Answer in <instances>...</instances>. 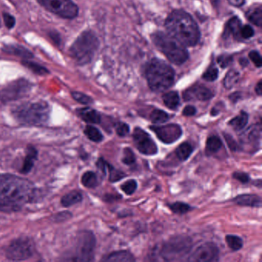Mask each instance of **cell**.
<instances>
[{
  "label": "cell",
  "instance_id": "obj_1",
  "mask_svg": "<svg viewBox=\"0 0 262 262\" xmlns=\"http://www.w3.org/2000/svg\"><path fill=\"white\" fill-rule=\"evenodd\" d=\"M34 196L35 188L30 181L14 174H0V211H19Z\"/></svg>",
  "mask_w": 262,
  "mask_h": 262
},
{
  "label": "cell",
  "instance_id": "obj_2",
  "mask_svg": "<svg viewBox=\"0 0 262 262\" xmlns=\"http://www.w3.org/2000/svg\"><path fill=\"white\" fill-rule=\"evenodd\" d=\"M165 28L170 36L185 47H194L200 39V30L191 15L182 10L171 12L166 20Z\"/></svg>",
  "mask_w": 262,
  "mask_h": 262
},
{
  "label": "cell",
  "instance_id": "obj_3",
  "mask_svg": "<svg viewBox=\"0 0 262 262\" xmlns=\"http://www.w3.org/2000/svg\"><path fill=\"white\" fill-rule=\"evenodd\" d=\"M145 77L152 91L164 92L174 83V71L164 61L153 59L147 65Z\"/></svg>",
  "mask_w": 262,
  "mask_h": 262
},
{
  "label": "cell",
  "instance_id": "obj_4",
  "mask_svg": "<svg viewBox=\"0 0 262 262\" xmlns=\"http://www.w3.org/2000/svg\"><path fill=\"white\" fill-rule=\"evenodd\" d=\"M151 40L158 50L172 63L182 65L188 59L186 47L168 33L156 32L151 36Z\"/></svg>",
  "mask_w": 262,
  "mask_h": 262
},
{
  "label": "cell",
  "instance_id": "obj_5",
  "mask_svg": "<svg viewBox=\"0 0 262 262\" xmlns=\"http://www.w3.org/2000/svg\"><path fill=\"white\" fill-rule=\"evenodd\" d=\"M99 47L97 36L92 31H85L76 39L70 49V55L76 63L85 65L93 60Z\"/></svg>",
  "mask_w": 262,
  "mask_h": 262
},
{
  "label": "cell",
  "instance_id": "obj_6",
  "mask_svg": "<svg viewBox=\"0 0 262 262\" xmlns=\"http://www.w3.org/2000/svg\"><path fill=\"white\" fill-rule=\"evenodd\" d=\"M50 114V106L45 102L23 104L13 111L18 122L30 125H44L48 122Z\"/></svg>",
  "mask_w": 262,
  "mask_h": 262
},
{
  "label": "cell",
  "instance_id": "obj_7",
  "mask_svg": "<svg viewBox=\"0 0 262 262\" xmlns=\"http://www.w3.org/2000/svg\"><path fill=\"white\" fill-rule=\"evenodd\" d=\"M191 241L189 237L178 236L164 244L161 255L165 260H177L183 257L191 249Z\"/></svg>",
  "mask_w": 262,
  "mask_h": 262
},
{
  "label": "cell",
  "instance_id": "obj_8",
  "mask_svg": "<svg viewBox=\"0 0 262 262\" xmlns=\"http://www.w3.org/2000/svg\"><path fill=\"white\" fill-rule=\"evenodd\" d=\"M42 7L63 19H73L79 14L77 5L72 0H36Z\"/></svg>",
  "mask_w": 262,
  "mask_h": 262
},
{
  "label": "cell",
  "instance_id": "obj_9",
  "mask_svg": "<svg viewBox=\"0 0 262 262\" xmlns=\"http://www.w3.org/2000/svg\"><path fill=\"white\" fill-rule=\"evenodd\" d=\"M35 245L30 237H24L15 239L7 247L6 256L12 260H25L34 254Z\"/></svg>",
  "mask_w": 262,
  "mask_h": 262
},
{
  "label": "cell",
  "instance_id": "obj_10",
  "mask_svg": "<svg viewBox=\"0 0 262 262\" xmlns=\"http://www.w3.org/2000/svg\"><path fill=\"white\" fill-rule=\"evenodd\" d=\"M96 245V237L93 232L84 231L79 233L76 248V256L74 260L77 261L93 260Z\"/></svg>",
  "mask_w": 262,
  "mask_h": 262
},
{
  "label": "cell",
  "instance_id": "obj_11",
  "mask_svg": "<svg viewBox=\"0 0 262 262\" xmlns=\"http://www.w3.org/2000/svg\"><path fill=\"white\" fill-rule=\"evenodd\" d=\"M31 85L24 79L15 81L0 92V100L4 102L18 100L30 92Z\"/></svg>",
  "mask_w": 262,
  "mask_h": 262
},
{
  "label": "cell",
  "instance_id": "obj_12",
  "mask_svg": "<svg viewBox=\"0 0 262 262\" xmlns=\"http://www.w3.org/2000/svg\"><path fill=\"white\" fill-rule=\"evenodd\" d=\"M133 137L135 145L142 154L145 156H154L157 154V145L146 132L137 127L135 128Z\"/></svg>",
  "mask_w": 262,
  "mask_h": 262
},
{
  "label": "cell",
  "instance_id": "obj_13",
  "mask_svg": "<svg viewBox=\"0 0 262 262\" xmlns=\"http://www.w3.org/2000/svg\"><path fill=\"white\" fill-rule=\"evenodd\" d=\"M150 129L156 133L161 142L165 144L174 143L180 139L182 130L180 125L176 124H168L165 125H151Z\"/></svg>",
  "mask_w": 262,
  "mask_h": 262
},
{
  "label": "cell",
  "instance_id": "obj_14",
  "mask_svg": "<svg viewBox=\"0 0 262 262\" xmlns=\"http://www.w3.org/2000/svg\"><path fill=\"white\" fill-rule=\"evenodd\" d=\"M219 251L214 243H205L196 248L188 260L194 262H209L217 260Z\"/></svg>",
  "mask_w": 262,
  "mask_h": 262
},
{
  "label": "cell",
  "instance_id": "obj_15",
  "mask_svg": "<svg viewBox=\"0 0 262 262\" xmlns=\"http://www.w3.org/2000/svg\"><path fill=\"white\" fill-rule=\"evenodd\" d=\"M261 126L260 124L254 125L248 128L241 136L242 146H247L249 150H257L260 144Z\"/></svg>",
  "mask_w": 262,
  "mask_h": 262
},
{
  "label": "cell",
  "instance_id": "obj_16",
  "mask_svg": "<svg viewBox=\"0 0 262 262\" xmlns=\"http://www.w3.org/2000/svg\"><path fill=\"white\" fill-rule=\"evenodd\" d=\"M214 94L205 85H195L185 90L183 94L185 101H207L211 99Z\"/></svg>",
  "mask_w": 262,
  "mask_h": 262
},
{
  "label": "cell",
  "instance_id": "obj_17",
  "mask_svg": "<svg viewBox=\"0 0 262 262\" xmlns=\"http://www.w3.org/2000/svg\"><path fill=\"white\" fill-rule=\"evenodd\" d=\"M234 202L242 206L254 207V208L261 207V199L257 194H241L234 199Z\"/></svg>",
  "mask_w": 262,
  "mask_h": 262
},
{
  "label": "cell",
  "instance_id": "obj_18",
  "mask_svg": "<svg viewBox=\"0 0 262 262\" xmlns=\"http://www.w3.org/2000/svg\"><path fill=\"white\" fill-rule=\"evenodd\" d=\"M38 151L34 147L29 146L27 150V156H26L25 160H24V165H23L21 173L23 174H28L37 159Z\"/></svg>",
  "mask_w": 262,
  "mask_h": 262
},
{
  "label": "cell",
  "instance_id": "obj_19",
  "mask_svg": "<svg viewBox=\"0 0 262 262\" xmlns=\"http://www.w3.org/2000/svg\"><path fill=\"white\" fill-rule=\"evenodd\" d=\"M242 27V21H241L238 18H231V19L228 21L226 27H225V36H232L235 39H240V30Z\"/></svg>",
  "mask_w": 262,
  "mask_h": 262
},
{
  "label": "cell",
  "instance_id": "obj_20",
  "mask_svg": "<svg viewBox=\"0 0 262 262\" xmlns=\"http://www.w3.org/2000/svg\"><path fill=\"white\" fill-rule=\"evenodd\" d=\"M104 261L132 262L135 261V257L131 253L127 251H115L102 259Z\"/></svg>",
  "mask_w": 262,
  "mask_h": 262
},
{
  "label": "cell",
  "instance_id": "obj_21",
  "mask_svg": "<svg viewBox=\"0 0 262 262\" xmlns=\"http://www.w3.org/2000/svg\"><path fill=\"white\" fill-rule=\"evenodd\" d=\"M79 116L85 122L92 124H99L101 122V116L96 110L91 108H80L78 111Z\"/></svg>",
  "mask_w": 262,
  "mask_h": 262
},
{
  "label": "cell",
  "instance_id": "obj_22",
  "mask_svg": "<svg viewBox=\"0 0 262 262\" xmlns=\"http://www.w3.org/2000/svg\"><path fill=\"white\" fill-rule=\"evenodd\" d=\"M164 104L171 110H177L180 103V98L179 93L176 91L168 92L162 96Z\"/></svg>",
  "mask_w": 262,
  "mask_h": 262
},
{
  "label": "cell",
  "instance_id": "obj_23",
  "mask_svg": "<svg viewBox=\"0 0 262 262\" xmlns=\"http://www.w3.org/2000/svg\"><path fill=\"white\" fill-rule=\"evenodd\" d=\"M3 50L9 54L20 56V57L25 58L26 59H31L33 56L31 52L20 46H7Z\"/></svg>",
  "mask_w": 262,
  "mask_h": 262
},
{
  "label": "cell",
  "instance_id": "obj_24",
  "mask_svg": "<svg viewBox=\"0 0 262 262\" xmlns=\"http://www.w3.org/2000/svg\"><path fill=\"white\" fill-rule=\"evenodd\" d=\"M82 194L79 191H72L62 198L61 203L64 207H71L82 202Z\"/></svg>",
  "mask_w": 262,
  "mask_h": 262
},
{
  "label": "cell",
  "instance_id": "obj_25",
  "mask_svg": "<svg viewBox=\"0 0 262 262\" xmlns=\"http://www.w3.org/2000/svg\"><path fill=\"white\" fill-rule=\"evenodd\" d=\"M247 19L251 24H254L257 27H260L262 26V8L260 7H254L248 10L246 13Z\"/></svg>",
  "mask_w": 262,
  "mask_h": 262
},
{
  "label": "cell",
  "instance_id": "obj_26",
  "mask_svg": "<svg viewBox=\"0 0 262 262\" xmlns=\"http://www.w3.org/2000/svg\"><path fill=\"white\" fill-rule=\"evenodd\" d=\"M248 122V115L245 112H241L239 116H236L229 122V125L233 127L236 131L243 129Z\"/></svg>",
  "mask_w": 262,
  "mask_h": 262
},
{
  "label": "cell",
  "instance_id": "obj_27",
  "mask_svg": "<svg viewBox=\"0 0 262 262\" xmlns=\"http://www.w3.org/2000/svg\"><path fill=\"white\" fill-rule=\"evenodd\" d=\"M222 146L220 138L216 136H210L206 142V154L212 155L219 151Z\"/></svg>",
  "mask_w": 262,
  "mask_h": 262
},
{
  "label": "cell",
  "instance_id": "obj_28",
  "mask_svg": "<svg viewBox=\"0 0 262 262\" xmlns=\"http://www.w3.org/2000/svg\"><path fill=\"white\" fill-rule=\"evenodd\" d=\"M176 155L177 157L180 159L181 161H185L190 157L191 153L193 151V147L191 144L188 142H184L181 144L177 149H176Z\"/></svg>",
  "mask_w": 262,
  "mask_h": 262
},
{
  "label": "cell",
  "instance_id": "obj_29",
  "mask_svg": "<svg viewBox=\"0 0 262 262\" xmlns=\"http://www.w3.org/2000/svg\"><path fill=\"white\" fill-rule=\"evenodd\" d=\"M84 133H85V136L89 138V139L93 141V142H100L103 139V136H102L101 132L97 128L92 126V125H87Z\"/></svg>",
  "mask_w": 262,
  "mask_h": 262
},
{
  "label": "cell",
  "instance_id": "obj_30",
  "mask_svg": "<svg viewBox=\"0 0 262 262\" xmlns=\"http://www.w3.org/2000/svg\"><path fill=\"white\" fill-rule=\"evenodd\" d=\"M82 183L86 188H96L98 185L97 176L93 171H86L82 176Z\"/></svg>",
  "mask_w": 262,
  "mask_h": 262
},
{
  "label": "cell",
  "instance_id": "obj_31",
  "mask_svg": "<svg viewBox=\"0 0 262 262\" xmlns=\"http://www.w3.org/2000/svg\"><path fill=\"white\" fill-rule=\"evenodd\" d=\"M239 79V73L236 71V70H230L228 73H227L226 76H225V79H224V85L225 88L230 90L232 88L237 82Z\"/></svg>",
  "mask_w": 262,
  "mask_h": 262
},
{
  "label": "cell",
  "instance_id": "obj_32",
  "mask_svg": "<svg viewBox=\"0 0 262 262\" xmlns=\"http://www.w3.org/2000/svg\"><path fill=\"white\" fill-rule=\"evenodd\" d=\"M150 119H151V122L153 123L160 124L164 123V122L168 120L169 116L165 112L162 111V110H155L151 113Z\"/></svg>",
  "mask_w": 262,
  "mask_h": 262
},
{
  "label": "cell",
  "instance_id": "obj_33",
  "mask_svg": "<svg viewBox=\"0 0 262 262\" xmlns=\"http://www.w3.org/2000/svg\"><path fill=\"white\" fill-rule=\"evenodd\" d=\"M23 64L25 67H27V68L32 70L33 73H36V74L45 75L47 73H49L48 70L45 67H42V66L39 65V64L36 63V62H31V61L28 60V59L23 60Z\"/></svg>",
  "mask_w": 262,
  "mask_h": 262
},
{
  "label": "cell",
  "instance_id": "obj_34",
  "mask_svg": "<svg viewBox=\"0 0 262 262\" xmlns=\"http://www.w3.org/2000/svg\"><path fill=\"white\" fill-rule=\"evenodd\" d=\"M226 242L229 248L233 251H238L243 246V241L238 236L227 235Z\"/></svg>",
  "mask_w": 262,
  "mask_h": 262
},
{
  "label": "cell",
  "instance_id": "obj_35",
  "mask_svg": "<svg viewBox=\"0 0 262 262\" xmlns=\"http://www.w3.org/2000/svg\"><path fill=\"white\" fill-rule=\"evenodd\" d=\"M170 208L176 214H185L191 209V207L183 202H174L169 205Z\"/></svg>",
  "mask_w": 262,
  "mask_h": 262
},
{
  "label": "cell",
  "instance_id": "obj_36",
  "mask_svg": "<svg viewBox=\"0 0 262 262\" xmlns=\"http://www.w3.org/2000/svg\"><path fill=\"white\" fill-rule=\"evenodd\" d=\"M217 76H219V70L216 68L215 66L212 64L204 73L202 78L208 82H214L217 79Z\"/></svg>",
  "mask_w": 262,
  "mask_h": 262
},
{
  "label": "cell",
  "instance_id": "obj_37",
  "mask_svg": "<svg viewBox=\"0 0 262 262\" xmlns=\"http://www.w3.org/2000/svg\"><path fill=\"white\" fill-rule=\"evenodd\" d=\"M108 169L110 171V181L111 182H116L125 177L123 171L116 169L114 167L108 164Z\"/></svg>",
  "mask_w": 262,
  "mask_h": 262
},
{
  "label": "cell",
  "instance_id": "obj_38",
  "mask_svg": "<svg viewBox=\"0 0 262 262\" xmlns=\"http://www.w3.org/2000/svg\"><path fill=\"white\" fill-rule=\"evenodd\" d=\"M72 96L75 100L77 101L79 103L83 104V105H90L93 102V99L84 93H79V92H73Z\"/></svg>",
  "mask_w": 262,
  "mask_h": 262
},
{
  "label": "cell",
  "instance_id": "obj_39",
  "mask_svg": "<svg viewBox=\"0 0 262 262\" xmlns=\"http://www.w3.org/2000/svg\"><path fill=\"white\" fill-rule=\"evenodd\" d=\"M137 188V182L135 180H128L121 185V189L126 194L131 195Z\"/></svg>",
  "mask_w": 262,
  "mask_h": 262
},
{
  "label": "cell",
  "instance_id": "obj_40",
  "mask_svg": "<svg viewBox=\"0 0 262 262\" xmlns=\"http://www.w3.org/2000/svg\"><path fill=\"white\" fill-rule=\"evenodd\" d=\"M122 162L125 165H131L136 162V156L133 150L130 148H125L124 149L123 158H122Z\"/></svg>",
  "mask_w": 262,
  "mask_h": 262
},
{
  "label": "cell",
  "instance_id": "obj_41",
  "mask_svg": "<svg viewBox=\"0 0 262 262\" xmlns=\"http://www.w3.org/2000/svg\"><path fill=\"white\" fill-rule=\"evenodd\" d=\"M72 217H73V214L70 211H61V212L54 214L53 217H52V220L56 223H61V222L70 220Z\"/></svg>",
  "mask_w": 262,
  "mask_h": 262
},
{
  "label": "cell",
  "instance_id": "obj_42",
  "mask_svg": "<svg viewBox=\"0 0 262 262\" xmlns=\"http://www.w3.org/2000/svg\"><path fill=\"white\" fill-rule=\"evenodd\" d=\"M254 35V30L250 25L242 26L240 30V39H248Z\"/></svg>",
  "mask_w": 262,
  "mask_h": 262
},
{
  "label": "cell",
  "instance_id": "obj_43",
  "mask_svg": "<svg viewBox=\"0 0 262 262\" xmlns=\"http://www.w3.org/2000/svg\"><path fill=\"white\" fill-rule=\"evenodd\" d=\"M233 57L229 55H222L217 58V63L222 68H226L232 62Z\"/></svg>",
  "mask_w": 262,
  "mask_h": 262
},
{
  "label": "cell",
  "instance_id": "obj_44",
  "mask_svg": "<svg viewBox=\"0 0 262 262\" xmlns=\"http://www.w3.org/2000/svg\"><path fill=\"white\" fill-rule=\"evenodd\" d=\"M249 58L257 68H260L261 67V56H260V53L258 52L253 50V51L249 53Z\"/></svg>",
  "mask_w": 262,
  "mask_h": 262
},
{
  "label": "cell",
  "instance_id": "obj_45",
  "mask_svg": "<svg viewBox=\"0 0 262 262\" xmlns=\"http://www.w3.org/2000/svg\"><path fill=\"white\" fill-rule=\"evenodd\" d=\"M129 126L127 124L121 122L119 123V125L116 127V133H117L118 136H121V137H124L126 136L128 133H129Z\"/></svg>",
  "mask_w": 262,
  "mask_h": 262
},
{
  "label": "cell",
  "instance_id": "obj_46",
  "mask_svg": "<svg viewBox=\"0 0 262 262\" xmlns=\"http://www.w3.org/2000/svg\"><path fill=\"white\" fill-rule=\"evenodd\" d=\"M224 136H225V139H226L227 144H228L230 149L232 150V151H237L239 149L237 142L231 136L228 134H224Z\"/></svg>",
  "mask_w": 262,
  "mask_h": 262
},
{
  "label": "cell",
  "instance_id": "obj_47",
  "mask_svg": "<svg viewBox=\"0 0 262 262\" xmlns=\"http://www.w3.org/2000/svg\"><path fill=\"white\" fill-rule=\"evenodd\" d=\"M4 23H5L6 27L8 29H12L14 27L16 24V19L11 15L9 13H4Z\"/></svg>",
  "mask_w": 262,
  "mask_h": 262
},
{
  "label": "cell",
  "instance_id": "obj_48",
  "mask_svg": "<svg viewBox=\"0 0 262 262\" xmlns=\"http://www.w3.org/2000/svg\"><path fill=\"white\" fill-rule=\"evenodd\" d=\"M233 178L237 179V181L242 182V183H248L250 181L249 176L245 172H239V171L234 172V174H233Z\"/></svg>",
  "mask_w": 262,
  "mask_h": 262
},
{
  "label": "cell",
  "instance_id": "obj_49",
  "mask_svg": "<svg viewBox=\"0 0 262 262\" xmlns=\"http://www.w3.org/2000/svg\"><path fill=\"white\" fill-rule=\"evenodd\" d=\"M96 165H97L99 169L104 174H106V169H108V162H105L103 159H99L97 163H96Z\"/></svg>",
  "mask_w": 262,
  "mask_h": 262
},
{
  "label": "cell",
  "instance_id": "obj_50",
  "mask_svg": "<svg viewBox=\"0 0 262 262\" xmlns=\"http://www.w3.org/2000/svg\"><path fill=\"white\" fill-rule=\"evenodd\" d=\"M196 112L197 110H196L195 107L192 106V105H187L184 108L182 114L185 116H193L196 114Z\"/></svg>",
  "mask_w": 262,
  "mask_h": 262
},
{
  "label": "cell",
  "instance_id": "obj_51",
  "mask_svg": "<svg viewBox=\"0 0 262 262\" xmlns=\"http://www.w3.org/2000/svg\"><path fill=\"white\" fill-rule=\"evenodd\" d=\"M231 5L235 7H240L245 4V0H228Z\"/></svg>",
  "mask_w": 262,
  "mask_h": 262
},
{
  "label": "cell",
  "instance_id": "obj_52",
  "mask_svg": "<svg viewBox=\"0 0 262 262\" xmlns=\"http://www.w3.org/2000/svg\"><path fill=\"white\" fill-rule=\"evenodd\" d=\"M241 97H242V96H241L240 93H234L229 96V99L230 100L232 101L234 103H235L236 102H237L241 99Z\"/></svg>",
  "mask_w": 262,
  "mask_h": 262
},
{
  "label": "cell",
  "instance_id": "obj_53",
  "mask_svg": "<svg viewBox=\"0 0 262 262\" xmlns=\"http://www.w3.org/2000/svg\"><path fill=\"white\" fill-rule=\"evenodd\" d=\"M255 92H256V93H257V94L258 95V96H260V95H261V92H262L261 81H260V82H259L257 84V85H256Z\"/></svg>",
  "mask_w": 262,
  "mask_h": 262
},
{
  "label": "cell",
  "instance_id": "obj_54",
  "mask_svg": "<svg viewBox=\"0 0 262 262\" xmlns=\"http://www.w3.org/2000/svg\"><path fill=\"white\" fill-rule=\"evenodd\" d=\"M240 64L242 66V67H246L247 65L248 64V61L246 59H240Z\"/></svg>",
  "mask_w": 262,
  "mask_h": 262
},
{
  "label": "cell",
  "instance_id": "obj_55",
  "mask_svg": "<svg viewBox=\"0 0 262 262\" xmlns=\"http://www.w3.org/2000/svg\"><path fill=\"white\" fill-rule=\"evenodd\" d=\"M219 0H211V2H212V4H215L216 3H217L219 2Z\"/></svg>",
  "mask_w": 262,
  "mask_h": 262
}]
</instances>
